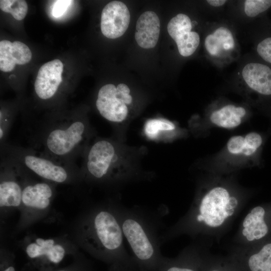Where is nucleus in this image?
<instances>
[{
    "instance_id": "1",
    "label": "nucleus",
    "mask_w": 271,
    "mask_h": 271,
    "mask_svg": "<svg viewBox=\"0 0 271 271\" xmlns=\"http://www.w3.org/2000/svg\"><path fill=\"white\" fill-rule=\"evenodd\" d=\"M124 237L141 271H160L165 257L160 250V219L141 207H115Z\"/></svg>"
},
{
    "instance_id": "2",
    "label": "nucleus",
    "mask_w": 271,
    "mask_h": 271,
    "mask_svg": "<svg viewBox=\"0 0 271 271\" xmlns=\"http://www.w3.org/2000/svg\"><path fill=\"white\" fill-rule=\"evenodd\" d=\"M89 126L79 114L55 118L44 122L38 136L39 153L58 162L75 164L88 147Z\"/></svg>"
},
{
    "instance_id": "3",
    "label": "nucleus",
    "mask_w": 271,
    "mask_h": 271,
    "mask_svg": "<svg viewBox=\"0 0 271 271\" xmlns=\"http://www.w3.org/2000/svg\"><path fill=\"white\" fill-rule=\"evenodd\" d=\"M4 155L20 166L38 176L54 182L62 183L67 181L75 164L58 162L29 148L5 144L1 147Z\"/></svg>"
},
{
    "instance_id": "4",
    "label": "nucleus",
    "mask_w": 271,
    "mask_h": 271,
    "mask_svg": "<svg viewBox=\"0 0 271 271\" xmlns=\"http://www.w3.org/2000/svg\"><path fill=\"white\" fill-rule=\"evenodd\" d=\"M92 229L96 250L105 254L114 262L131 258L124 245V236L115 207L113 211H98L93 216Z\"/></svg>"
},
{
    "instance_id": "5",
    "label": "nucleus",
    "mask_w": 271,
    "mask_h": 271,
    "mask_svg": "<svg viewBox=\"0 0 271 271\" xmlns=\"http://www.w3.org/2000/svg\"><path fill=\"white\" fill-rule=\"evenodd\" d=\"M237 205V199L230 196L226 189L214 187L201 198L194 211V221L211 227H219L233 214Z\"/></svg>"
},
{
    "instance_id": "6",
    "label": "nucleus",
    "mask_w": 271,
    "mask_h": 271,
    "mask_svg": "<svg viewBox=\"0 0 271 271\" xmlns=\"http://www.w3.org/2000/svg\"><path fill=\"white\" fill-rule=\"evenodd\" d=\"M83 156L85 172L95 179L120 178L114 171L117 156L111 142L105 139L95 142L87 147Z\"/></svg>"
},
{
    "instance_id": "7",
    "label": "nucleus",
    "mask_w": 271,
    "mask_h": 271,
    "mask_svg": "<svg viewBox=\"0 0 271 271\" xmlns=\"http://www.w3.org/2000/svg\"><path fill=\"white\" fill-rule=\"evenodd\" d=\"M129 87L124 83L102 86L98 91L95 105L100 114L112 123H119L128 115L127 105L132 102Z\"/></svg>"
},
{
    "instance_id": "8",
    "label": "nucleus",
    "mask_w": 271,
    "mask_h": 271,
    "mask_svg": "<svg viewBox=\"0 0 271 271\" xmlns=\"http://www.w3.org/2000/svg\"><path fill=\"white\" fill-rule=\"evenodd\" d=\"M194 21L188 16L178 14L169 21L167 31L177 45L179 54L185 57L193 55L199 46V34L193 31Z\"/></svg>"
},
{
    "instance_id": "9",
    "label": "nucleus",
    "mask_w": 271,
    "mask_h": 271,
    "mask_svg": "<svg viewBox=\"0 0 271 271\" xmlns=\"http://www.w3.org/2000/svg\"><path fill=\"white\" fill-rule=\"evenodd\" d=\"M204 47L209 57L213 60L226 61L236 55L237 44L232 31L226 26H220L207 35Z\"/></svg>"
},
{
    "instance_id": "10",
    "label": "nucleus",
    "mask_w": 271,
    "mask_h": 271,
    "mask_svg": "<svg viewBox=\"0 0 271 271\" xmlns=\"http://www.w3.org/2000/svg\"><path fill=\"white\" fill-rule=\"evenodd\" d=\"M130 22L127 6L120 1H112L103 9L101 16V30L107 38L116 39L122 36Z\"/></svg>"
},
{
    "instance_id": "11",
    "label": "nucleus",
    "mask_w": 271,
    "mask_h": 271,
    "mask_svg": "<svg viewBox=\"0 0 271 271\" xmlns=\"http://www.w3.org/2000/svg\"><path fill=\"white\" fill-rule=\"evenodd\" d=\"M63 70V64L59 59L48 62L40 68L34 84L39 98L47 100L54 97L62 81Z\"/></svg>"
},
{
    "instance_id": "12",
    "label": "nucleus",
    "mask_w": 271,
    "mask_h": 271,
    "mask_svg": "<svg viewBox=\"0 0 271 271\" xmlns=\"http://www.w3.org/2000/svg\"><path fill=\"white\" fill-rule=\"evenodd\" d=\"M245 85L250 90L260 94L271 95V69L257 62L246 64L241 71Z\"/></svg>"
},
{
    "instance_id": "13",
    "label": "nucleus",
    "mask_w": 271,
    "mask_h": 271,
    "mask_svg": "<svg viewBox=\"0 0 271 271\" xmlns=\"http://www.w3.org/2000/svg\"><path fill=\"white\" fill-rule=\"evenodd\" d=\"M29 48L20 41L0 42V70L5 72L12 71L16 64L24 65L32 58Z\"/></svg>"
},
{
    "instance_id": "14",
    "label": "nucleus",
    "mask_w": 271,
    "mask_h": 271,
    "mask_svg": "<svg viewBox=\"0 0 271 271\" xmlns=\"http://www.w3.org/2000/svg\"><path fill=\"white\" fill-rule=\"evenodd\" d=\"M160 32V22L158 16L153 11H146L140 16L137 22L136 41L143 48H153L157 44Z\"/></svg>"
},
{
    "instance_id": "15",
    "label": "nucleus",
    "mask_w": 271,
    "mask_h": 271,
    "mask_svg": "<svg viewBox=\"0 0 271 271\" xmlns=\"http://www.w3.org/2000/svg\"><path fill=\"white\" fill-rule=\"evenodd\" d=\"M52 195L53 191L49 184L37 183L23 188L22 201L26 206L43 209L49 205Z\"/></svg>"
},
{
    "instance_id": "16",
    "label": "nucleus",
    "mask_w": 271,
    "mask_h": 271,
    "mask_svg": "<svg viewBox=\"0 0 271 271\" xmlns=\"http://www.w3.org/2000/svg\"><path fill=\"white\" fill-rule=\"evenodd\" d=\"M246 114V109L242 106L226 104L212 112L209 118L217 126L232 128L240 124Z\"/></svg>"
},
{
    "instance_id": "17",
    "label": "nucleus",
    "mask_w": 271,
    "mask_h": 271,
    "mask_svg": "<svg viewBox=\"0 0 271 271\" xmlns=\"http://www.w3.org/2000/svg\"><path fill=\"white\" fill-rule=\"evenodd\" d=\"M262 143V139L259 133L251 132L245 136L231 137L227 143L226 148L231 154L249 157L256 152Z\"/></svg>"
},
{
    "instance_id": "18",
    "label": "nucleus",
    "mask_w": 271,
    "mask_h": 271,
    "mask_svg": "<svg viewBox=\"0 0 271 271\" xmlns=\"http://www.w3.org/2000/svg\"><path fill=\"white\" fill-rule=\"evenodd\" d=\"M264 213L262 207L257 206L245 217L242 234L248 241L259 239L267 234L268 227L264 220Z\"/></svg>"
},
{
    "instance_id": "19",
    "label": "nucleus",
    "mask_w": 271,
    "mask_h": 271,
    "mask_svg": "<svg viewBox=\"0 0 271 271\" xmlns=\"http://www.w3.org/2000/svg\"><path fill=\"white\" fill-rule=\"evenodd\" d=\"M37 243H32L26 248V252L31 258H36L45 255L53 263H58L63 258L65 250L60 245L54 244L53 239L44 240L38 238Z\"/></svg>"
},
{
    "instance_id": "20",
    "label": "nucleus",
    "mask_w": 271,
    "mask_h": 271,
    "mask_svg": "<svg viewBox=\"0 0 271 271\" xmlns=\"http://www.w3.org/2000/svg\"><path fill=\"white\" fill-rule=\"evenodd\" d=\"M22 191L19 183L9 179L2 180L0 184V206L17 207L20 205Z\"/></svg>"
},
{
    "instance_id": "21",
    "label": "nucleus",
    "mask_w": 271,
    "mask_h": 271,
    "mask_svg": "<svg viewBox=\"0 0 271 271\" xmlns=\"http://www.w3.org/2000/svg\"><path fill=\"white\" fill-rule=\"evenodd\" d=\"M250 271H271V243H268L256 253L251 255L247 262Z\"/></svg>"
},
{
    "instance_id": "22",
    "label": "nucleus",
    "mask_w": 271,
    "mask_h": 271,
    "mask_svg": "<svg viewBox=\"0 0 271 271\" xmlns=\"http://www.w3.org/2000/svg\"><path fill=\"white\" fill-rule=\"evenodd\" d=\"M0 8L18 21L24 19L28 12L27 4L24 0H1Z\"/></svg>"
},
{
    "instance_id": "23",
    "label": "nucleus",
    "mask_w": 271,
    "mask_h": 271,
    "mask_svg": "<svg viewBox=\"0 0 271 271\" xmlns=\"http://www.w3.org/2000/svg\"><path fill=\"white\" fill-rule=\"evenodd\" d=\"M175 128V124L170 121L163 119H152L146 123L144 129L148 137L154 139L161 131H171Z\"/></svg>"
},
{
    "instance_id": "24",
    "label": "nucleus",
    "mask_w": 271,
    "mask_h": 271,
    "mask_svg": "<svg viewBox=\"0 0 271 271\" xmlns=\"http://www.w3.org/2000/svg\"><path fill=\"white\" fill-rule=\"evenodd\" d=\"M190 259H170L166 257L160 271H198L196 266Z\"/></svg>"
},
{
    "instance_id": "25",
    "label": "nucleus",
    "mask_w": 271,
    "mask_h": 271,
    "mask_svg": "<svg viewBox=\"0 0 271 271\" xmlns=\"http://www.w3.org/2000/svg\"><path fill=\"white\" fill-rule=\"evenodd\" d=\"M270 7V0H246L243 3L244 13L249 18L256 17Z\"/></svg>"
},
{
    "instance_id": "26",
    "label": "nucleus",
    "mask_w": 271,
    "mask_h": 271,
    "mask_svg": "<svg viewBox=\"0 0 271 271\" xmlns=\"http://www.w3.org/2000/svg\"><path fill=\"white\" fill-rule=\"evenodd\" d=\"M256 51L264 61L271 64V37L260 41L256 46Z\"/></svg>"
},
{
    "instance_id": "27",
    "label": "nucleus",
    "mask_w": 271,
    "mask_h": 271,
    "mask_svg": "<svg viewBox=\"0 0 271 271\" xmlns=\"http://www.w3.org/2000/svg\"><path fill=\"white\" fill-rule=\"evenodd\" d=\"M112 271H141L131 256L128 259L114 262Z\"/></svg>"
},
{
    "instance_id": "28",
    "label": "nucleus",
    "mask_w": 271,
    "mask_h": 271,
    "mask_svg": "<svg viewBox=\"0 0 271 271\" xmlns=\"http://www.w3.org/2000/svg\"><path fill=\"white\" fill-rule=\"evenodd\" d=\"M72 1L61 0L55 1L52 10L53 16L55 18L62 16L72 4Z\"/></svg>"
},
{
    "instance_id": "29",
    "label": "nucleus",
    "mask_w": 271,
    "mask_h": 271,
    "mask_svg": "<svg viewBox=\"0 0 271 271\" xmlns=\"http://www.w3.org/2000/svg\"><path fill=\"white\" fill-rule=\"evenodd\" d=\"M206 2L210 6L220 7L224 6L227 1L225 0H208Z\"/></svg>"
},
{
    "instance_id": "30",
    "label": "nucleus",
    "mask_w": 271,
    "mask_h": 271,
    "mask_svg": "<svg viewBox=\"0 0 271 271\" xmlns=\"http://www.w3.org/2000/svg\"><path fill=\"white\" fill-rule=\"evenodd\" d=\"M4 271H15V269L13 266H11L7 268Z\"/></svg>"
},
{
    "instance_id": "31",
    "label": "nucleus",
    "mask_w": 271,
    "mask_h": 271,
    "mask_svg": "<svg viewBox=\"0 0 271 271\" xmlns=\"http://www.w3.org/2000/svg\"><path fill=\"white\" fill-rule=\"evenodd\" d=\"M209 271H222V270L217 269H212L211 270H210Z\"/></svg>"
},
{
    "instance_id": "32",
    "label": "nucleus",
    "mask_w": 271,
    "mask_h": 271,
    "mask_svg": "<svg viewBox=\"0 0 271 271\" xmlns=\"http://www.w3.org/2000/svg\"><path fill=\"white\" fill-rule=\"evenodd\" d=\"M58 271H66V270H58Z\"/></svg>"
}]
</instances>
